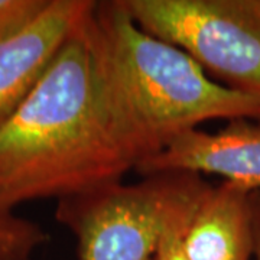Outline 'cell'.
Returning <instances> with one entry per match:
<instances>
[{"label":"cell","instance_id":"3","mask_svg":"<svg viewBox=\"0 0 260 260\" xmlns=\"http://www.w3.org/2000/svg\"><path fill=\"white\" fill-rule=\"evenodd\" d=\"M208 186L203 175L160 172L56 201L55 220L73 233L78 260H152L167 232Z\"/></svg>","mask_w":260,"mask_h":260},{"label":"cell","instance_id":"4","mask_svg":"<svg viewBox=\"0 0 260 260\" xmlns=\"http://www.w3.org/2000/svg\"><path fill=\"white\" fill-rule=\"evenodd\" d=\"M143 30L181 48L214 81L260 99V0H121Z\"/></svg>","mask_w":260,"mask_h":260},{"label":"cell","instance_id":"2","mask_svg":"<svg viewBox=\"0 0 260 260\" xmlns=\"http://www.w3.org/2000/svg\"><path fill=\"white\" fill-rule=\"evenodd\" d=\"M91 26L107 113L135 171L204 121H260V99L214 81L185 51L140 28L121 0L95 2Z\"/></svg>","mask_w":260,"mask_h":260},{"label":"cell","instance_id":"8","mask_svg":"<svg viewBox=\"0 0 260 260\" xmlns=\"http://www.w3.org/2000/svg\"><path fill=\"white\" fill-rule=\"evenodd\" d=\"M48 234L39 224L15 213H0V260H32Z\"/></svg>","mask_w":260,"mask_h":260},{"label":"cell","instance_id":"9","mask_svg":"<svg viewBox=\"0 0 260 260\" xmlns=\"http://www.w3.org/2000/svg\"><path fill=\"white\" fill-rule=\"evenodd\" d=\"M45 0H0V34L34 15Z\"/></svg>","mask_w":260,"mask_h":260},{"label":"cell","instance_id":"10","mask_svg":"<svg viewBox=\"0 0 260 260\" xmlns=\"http://www.w3.org/2000/svg\"><path fill=\"white\" fill-rule=\"evenodd\" d=\"M192 210L186 214L185 217H182L181 220H178L177 223L168 230L167 234L164 236V239L159 243L158 250H156V253H155V256H153L152 260H188L185 253H184V249H182L181 234H182L184 225H185L186 220L189 218Z\"/></svg>","mask_w":260,"mask_h":260},{"label":"cell","instance_id":"11","mask_svg":"<svg viewBox=\"0 0 260 260\" xmlns=\"http://www.w3.org/2000/svg\"><path fill=\"white\" fill-rule=\"evenodd\" d=\"M251 233H253V257L260 260V191H253L250 195Z\"/></svg>","mask_w":260,"mask_h":260},{"label":"cell","instance_id":"6","mask_svg":"<svg viewBox=\"0 0 260 260\" xmlns=\"http://www.w3.org/2000/svg\"><path fill=\"white\" fill-rule=\"evenodd\" d=\"M142 177L160 172L214 174L260 191V121H230L217 132L189 130L136 168Z\"/></svg>","mask_w":260,"mask_h":260},{"label":"cell","instance_id":"1","mask_svg":"<svg viewBox=\"0 0 260 260\" xmlns=\"http://www.w3.org/2000/svg\"><path fill=\"white\" fill-rule=\"evenodd\" d=\"M93 9L30 91L0 117V213L121 182L135 169L104 102Z\"/></svg>","mask_w":260,"mask_h":260},{"label":"cell","instance_id":"7","mask_svg":"<svg viewBox=\"0 0 260 260\" xmlns=\"http://www.w3.org/2000/svg\"><path fill=\"white\" fill-rule=\"evenodd\" d=\"M251 189L233 181L210 185L198 198L181 234L188 260L253 257Z\"/></svg>","mask_w":260,"mask_h":260},{"label":"cell","instance_id":"5","mask_svg":"<svg viewBox=\"0 0 260 260\" xmlns=\"http://www.w3.org/2000/svg\"><path fill=\"white\" fill-rule=\"evenodd\" d=\"M94 0H45L34 15L0 34V117L44 74Z\"/></svg>","mask_w":260,"mask_h":260}]
</instances>
